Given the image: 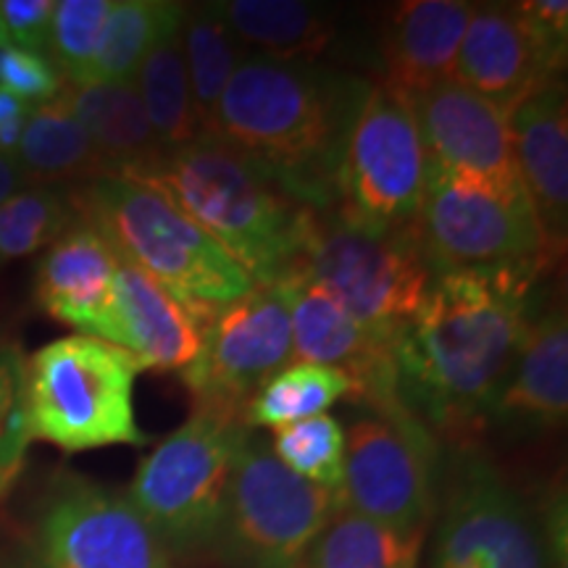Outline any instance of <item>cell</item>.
Wrapping results in <instances>:
<instances>
[{
    "label": "cell",
    "instance_id": "1",
    "mask_svg": "<svg viewBox=\"0 0 568 568\" xmlns=\"http://www.w3.org/2000/svg\"><path fill=\"white\" fill-rule=\"evenodd\" d=\"M545 268H464L435 274L395 337L397 395L445 435L489 424L529 322Z\"/></svg>",
    "mask_w": 568,
    "mask_h": 568
},
{
    "label": "cell",
    "instance_id": "2",
    "mask_svg": "<svg viewBox=\"0 0 568 568\" xmlns=\"http://www.w3.org/2000/svg\"><path fill=\"white\" fill-rule=\"evenodd\" d=\"M372 82L316 63L245 53L219 103L216 132L314 211L335 209L339 155Z\"/></svg>",
    "mask_w": 568,
    "mask_h": 568
},
{
    "label": "cell",
    "instance_id": "3",
    "mask_svg": "<svg viewBox=\"0 0 568 568\" xmlns=\"http://www.w3.org/2000/svg\"><path fill=\"white\" fill-rule=\"evenodd\" d=\"M138 182L180 205L253 284L282 280L301 264L316 211L297 203L274 176L224 142L195 140Z\"/></svg>",
    "mask_w": 568,
    "mask_h": 568
},
{
    "label": "cell",
    "instance_id": "4",
    "mask_svg": "<svg viewBox=\"0 0 568 568\" xmlns=\"http://www.w3.org/2000/svg\"><path fill=\"white\" fill-rule=\"evenodd\" d=\"M69 201L77 219L101 232L119 258L159 282L201 329L222 305L253 290L245 268L151 184L105 174Z\"/></svg>",
    "mask_w": 568,
    "mask_h": 568
},
{
    "label": "cell",
    "instance_id": "5",
    "mask_svg": "<svg viewBox=\"0 0 568 568\" xmlns=\"http://www.w3.org/2000/svg\"><path fill=\"white\" fill-rule=\"evenodd\" d=\"M138 358L105 339L71 335L27 358L32 439L63 453L109 445H148L134 422Z\"/></svg>",
    "mask_w": 568,
    "mask_h": 568
},
{
    "label": "cell",
    "instance_id": "6",
    "mask_svg": "<svg viewBox=\"0 0 568 568\" xmlns=\"http://www.w3.org/2000/svg\"><path fill=\"white\" fill-rule=\"evenodd\" d=\"M251 435L243 414L193 408L187 422L140 460L126 500L140 510L163 550L213 548L232 466Z\"/></svg>",
    "mask_w": 568,
    "mask_h": 568
},
{
    "label": "cell",
    "instance_id": "7",
    "mask_svg": "<svg viewBox=\"0 0 568 568\" xmlns=\"http://www.w3.org/2000/svg\"><path fill=\"white\" fill-rule=\"evenodd\" d=\"M339 508V493L297 477L251 432L234 456L213 548L234 568H301Z\"/></svg>",
    "mask_w": 568,
    "mask_h": 568
},
{
    "label": "cell",
    "instance_id": "8",
    "mask_svg": "<svg viewBox=\"0 0 568 568\" xmlns=\"http://www.w3.org/2000/svg\"><path fill=\"white\" fill-rule=\"evenodd\" d=\"M414 240L432 274L464 268H548L550 251L527 195L432 166Z\"/></svg>",
    "mask_w": 568,
    "mask_h": 568
},
{
    "label": "cell",
    "instance_id": "9",
    "mask_svg": "<svg viewBox=\"0 0 568 568\" xmlns=\"http://www.w3.org/2000/svg\"><path fill=\"white\" fill-rule=\"evenodd\" d=\"M426 176L429 155L408 103L372 84L347 130L332 213L374 234L410 232Z\"/></svg>",
    "mask_w": 568,
    "mask_h": 568
},
{
    "label": "cell",
    "instance_id": "10",
    "mask_svg": "<svg viewBox=\"0 0 568 568\" xmlns=\"http://www.w3.org/2000/svg\"><path fill=\"white\" fill-rule=\"evenodd\" d=\"M297 272L335 295L355 322L387 339H395L416 314L435 280L414 230L374 234L332 211L314 213Z\"/></svg>",
    "mask_w": 568,
    "mask_h": 568
},
{
    "label": "cell",
    "instance_id": "11",
    "mask_svg": "<svg viewBox=\"0 0 568 568\" xmlns=\"http://www.w3.org/2000/svg\"><path fill=\"white\" fill-rule=\"evenodd\" d=\"M295 272L253 284L203 324L201 351L180 372L193 408L243 414L253 395L293 361Z\"/></svg>",
    "mask_w": 568,
    "mask_h": 568
},
{
    "label": "cell",
    "instance_id": "12",
    "mask_svg": "<svg viewBox=\"0 0 568 568\" xmlns=\"http://www.w3.org/2000/svg\"><path fill=\"white\" fill-rule=\"evenodd\" d=\"M343 506L376 524L429 529L437 508L435 432L406 406L368 410L345 432Z\"/></svg>",
    "mask_w": 568,
    "mask_h": 568
},
{
    "label": "cell",
    "instance_id": "13",
    "mask_svg": "<svg viewBox=\"0 0 568 568\" xmlns=\"http://www.w3.org/2000/svg\"><path fill=\"white\" fill-rule=\"evenodd\" d=\"M435 568H550L542 529L487 460L468 456L447 487Z\"/></svg>",
    "mask_w": 568,
    "mask_h": 568
},
{
    "label": "cell",
    "instance_id": "14",
    "mask_svg": "<svg viewBox=\"0 0 568 568\" xmlns=\"http://www.w3.org/2000/svg\"><path fill=\"white\" fill-rule=\"evenodd\" d=\"M38 539L48 568H172L140 510L84 479H67L51 495Z\"/></svg>",
    "mask_w": 568,
    "mask_h": 568
},
{
    "label": "cell",
    "instance_id": "15",
    "mask_svg": "<svg viewBox=\"0 0 568 568\" xmlns=\"http://www.w3.org/2000/svg\"><path fill=\"white\" fill-rule=\"evenodd\" d=\"M408 109L422 132L432 166L527 195L510 138V122L500 109L447 80L410 98ZM529 197V195H527Z\"/></svg>",
    "mask_w": 568,
    "mask_h": 568
},
{
    "label": "cell",
    "instance_id": "16",
    "mask_svg": "<svg viewBox=\"0 0 568 568\" xmlns=\"http://www.w3.org/2000/svg\"><path fill=\"white\" fill-rule=\"evenodd\" d=\"M395 339L368 332L337 297L295 268L293 361L345 372L355 382V400L368 410L403 406L395 382ZM290 361V364H293Z\"/></svg>",
    "mask_w": 568,
    "mask_h": 568
},
{
    "label": "cell",
    "instance_id": "17",
    "mask_svg": "<svg viewBox=\"0 0 568 568\" xmlns=\"http://www.w3.org/2000/svg\"><path fill=\"white\" fill-rule=\"evenodd\" d=\"M116 261L103 234L77 219L42 253L34 272V301L42 314L109 343Z\"/></svg>",
    "mask_w": 568,
    "mask_h": 568
},
{
    "label": "cell",
    "instance_id": "18",
    "mask_svg": "<svg viewBox=\"0 0 568 568\" xmlns=\"http://www.w3.org/2000/svg\"><path fill=\"white\" fill-rule=\"evenodd\" d=\"M510 138L524 187L550 251L568 234V101L564 77L548 80L510 113Z\"/></svg>",
    "mask_w": 568,
    "mask_h": 568
},
{
    "label": "cell",
    "instance_id": "19",
    "mask_svg": "<svg viewBox=\"0 0 568 568\" xmlns=\"http://www.w3.org/2000/svg\"><path fill=\"white\" fill-rule=\"evenodd\" d=\"M548 80H556V74L545 67L516 6H474L453 82L485 98L510 119L518 103Z\"/></svg>",
    "mask_w": 568,
    "mask_h": 568
},
{
    "label": "cell",
    "instance_id": "20",
    "mask_svg": "<svg viewBox=\"0 0 568 568\" xmlns=\"http://www.w3.org/2000/svg\"><path fill=\"white\" fill-rule=\"evenodd\" d=\"M474 6L466 0H408L395 6L382 30V88L410 101L453 80L458 48Z\"/></svg>",
    "mask_w": 568,
    "mask_h": 568
},
{
    "label": "cell",
    "instance_id": "21",
    "mask_svg": "<svg viewBox=\"0 0 568 568\" xmlns=\"http://www.w3.org/2000/svg\"><path fill=\"white\" fill-rule=\"evenodd\" d=\"M568 414L566 308L535 314L514 366L497 395L489 424L510 432L558 429Z\"/></svg>",
    "mask_w": 568,
    "mask_h": 568
},
{
    "label": "cell",
    "instance_id": "22",
    "mask_svg": "<svg viewBox=\"0 0 568 568\" xmlns=\"http://www.w3.org/2000/svg\"><path fill=\"white\" fill-rule=\"evenodd\" d=\"M201 337V324L182 303L138 266L116 261L111 345L134 355L142 368L166 374L193 364Z\"/></svg>",
    "mask_w": 568,
    "mask_h": 568
},
{
    "label": "cell",
    "instance_id": "23",
    "mask_svg": "<svg viewBox=\"0 0 568 568\" xmlns=\"http://www.w3.org/2000/svg\"><path fill=\"white\" fill-rule=\"evenodd\" d=\"M59 101L84 126L111 174L145 180L166 159L134 82H67Z\"/></svg>",
    "mask_w": 568,
    "mask_h": 568
},
{
    "label": "cell",
    "instance_id": "24",
    "mask_svg": "<svg viewBox=\"0 0 568 568\" xmlns=\"http://www.w3.org/2000/svg\"><path fill=\"white\" fill-rule=\"evenodd\" d=\"M13 161L30 187L90 184L111 174L95 142L59 98L30 111Z\"/></svg>",
    "mask_w": 568,
    "mask_h": 568
},
{
    "label": "cell",
    "instance_id": "25",
    "mask_svg": "<svg viewBox=\"0 0 568 568\" xmlns=\"http://www.w3.org/2000/svg\"><path fill=\"white\" fill-rule=\"evenodd\" d=\"M219 11L234 40L266 59L314 63L335 38L326 11L301 0H230L219 3Z\"/></svg>",
    "mask_w": 568,
    "mask_h": 568
},
{
    "label": "cell",
    "instance_id": "26",
    "mask_svg": "<svg viewBox=\"0 0 568 568\" xmlns=\"http://www.w3.org/2000/svg\"><path fill=\"white\" fill-rule=\"evenodd\" d=\"M182 19L184 13L163 30L134 74L142 109L166 155L201 140L193 101H190L187 67H184Z\"/></svg>",
    "mask_w": 568,
    "mask_h": 568
},
{
    "label": "cell",
    "instance_id": "27",
    "mask_svg": "<svg viewBox=\"0 0 568 568\" xmlns=\"http://www.w3.org/2000/svg\"><path fill=\"white\" fill-rule=\"evenodd\" d=\"M182 45L197 130L201 138H213L219 103L232 80V71L245 53L226 27L219 3L184 6Z\"/></svg>",
    "mask_w": 568,
    "mask_h": 568
},
{
    "label": "cell",
    "instance_id": "28",
    "mask_svg": "<svg viewBox=\"0 0 568 568\" xmlns=\"http://www.w3.org/2000/svg\"><path fill=\"white\" fill-rule=\"evenodd\" d=\"M426 529L400 531L339 508L301 568H418Z\"/></svg>",
    "mask_w": 568,
    "mask_h": 568
},
{
    "label": "cell",
    "instance_id": "29",
    "mask_svg": "<svg viewBox=\"0 0 568 568\" xmlns=\"http://www.w3.org/2000/svg\"><path fill=\"white\" fill-rule=\"evenodd\" d=\"M343 397L355 400V382L345 372L318 364H287L266 382L245 408L247 426H280L322 416Z\"/></svg>",
    "mask_w": 568,
    "mask_h": 568
},
{
    "label": "cell",
    "instance_id": "30",
    "mask_svg": "<svg viewBox=\"0 0 568 568\" xmlns=\"http://www.w3.org/2000/svg\"><path fill=\"white\" fill-rule=\"evenodd\" d=\"M182 13L174 0H113L88 82H134L153 42Z\"/></svg>",
    "mask_w": 568,
    "mask_h": 568
},
{
    "label": "cell",
    "instance_id": "31",
    "mask_svg": "<svg viewBox=\"0 0 568 568\" xmlns=\"http://www.w3.org/2000/svg\"><path fill=\"white\" fill-rule=\"evenodd\" d=\"M74 222V205L61 190H19L0 203V266L48 251Z\"/></svg>",
    "mask_w": 568,
    "mask_h": 568
},
{
    "label": "cell",
    "instance_id": "32",
    "mask_svg": "<svg viewBox=\"0 0 568 568\" xmlns=\"http://www.w3.org/2000/svg\"><path fill=\"white\" fill-rule=\"evenodd\" d=\"M274 456L297 477L332 493L343 489L345 429L335 416L322 414L274 429Z\"/></svg>",
    "mask_w": 568,
    "mask_h": 568
},
{
    "label": "cell",
    "instance_id": "33",
    "mask_svg": "<svg viewBox=\"0 0 568 568\" xmlns=\"http://www.w3.org/2000/svg\"><path fill=\"white\" fill-rule=\"evenodd\" d=\"M32 443L27 406V355L0 337V497L17 485Z\"/></svg>",
    "mask_w": 568,
    "mask_h": 568
},
{
    "label": "cell",
    "instance_id": "34",
    "mask_svg": "<svg viewBox=\"0 0 568 568\" xmlns=\"http://www.w3.org/2000/svg\"><path fill=\"white\" fill-rule=\"evenodd\" d=\"M113 0H59L48 38V59L67 82H88Z\"/></svg>",
    "mask_w": 568,
    "mask_h": 568
},
{
    "label": "cell",
    "instance_id": "35",
    "mask_svg": "<svg viewBox=\"0 0 568 568\" xmlns=\"http://www.w3.org/2000/svg\"><path fill=\"white\" fill-rule=\"evenodd\" d=\"M63 88L61 71L53 67L48 53L24 51L17 45H0V90L11 92L30 109L59 98Z\"/></svg>",
    "mask_w": 568,
    "mask_h": 568
},
{
    "label": "cell",
    "instance_id": "36",
    "mask_svg": "<svg viewBox=\"0 0 568 568\" xmlns=\"http://www.w3.org/2000/svg\"><path fill=\"white\" fill-rule=\"evenodd\" d=\"M516 11L550 74H564L568 55L566 0H527V3H516Z\"/></svg>",
    "mask_w": 568,
    "mask_h": 568
},
{
    "label": "cell",
    "instance_id": "37",
    "mask_svg": "<svg viewBox=\"0 0 568 568\" xmlns=\"http://www.w3.org/2000/svg\"><path fill=\"white\" fill-rule=\"evenodd\" d=\"M53 11V0H0V24L9 45L45 53Z\"/></svg>",
    "mask_w": 568,
    "mask_h": 568
},
{
    "label": "cell",
    "instance_id": "38",
    "mask_svg": "<svg viewBox=\"0 0 568 568\" xmlns=\"http://www.w3.org/2000/svg\"><path fill=\"white\" fill-rule=\"evenodd\" d=\"M24 187H30V184H27L17 161L9 159V155H0V203L9 201L13 193H19Z\"/></svg>",
    "mask_w": 568,
    "mask_h": 568
},
{
    "label": "cell",
    "instance_id": "39",
    "mask_svg": "<svg viewBox=\"0 0 568 568\" xmlns=\"http://www.w3.org/2000/svg\"><path fill=\"white\" fill-rule=\"evenodd\" d=\"M30 111L32 109L24 101L13 98L11 92L0 90V124L13 122V119H27V116H30Z\"/></svg>",
    "mask_w": 568,
    "mask_h": 568
},
{
    "label": "cell",
    "instance_id": "40",
    "mask_svg": "<svg viewBox=\"0 0 568 568\" xmlns=\"http://www.w3.org/2000/svg\"><path fill=\"white\" fill-rule=\"evenodd\" d=\"M0 45H9V40H6V32H3V24H0Z\"/></svg>",
    "mask_w": 568,
    "mask_h": 568
},
{
    "label": "cell",
    "instance_id": "41",
    "mask_svg": "<svg viewBox=\"0 0 568 568\" xmlns=\"http://www.w3.org/2000/svg\"><path fill=\"white\" fill-rule=\"evenodd\" d=\"M38 568H48V566H38Z\"/></svg>",
    "mask_w": 568,
    "mask_h": 568
}]
</instances>
